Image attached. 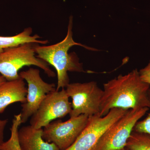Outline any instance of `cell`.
<instances>
[{"label": "cell", "mask_w": 150, "mask_h": 150, "mask_svg": "<svg viewBox=\"0 0 150 150\" xmlns=\"http://www.w3.org/2000/svg\"><path fill=\"white\" fill-rule=\"evenodd\" d=\"M149 110V108L129 109L105 131L94 150H118L126 147L136 123Z\"/></svg>", "instance_id": "4"}, {"label": "cell", "mask_w": 150, "mask_h": 150, "mask_svg": "<svg viewBox=\"0 0 150 150\" xmlns=\"http://www.w3.org/2000/svg\"><path fill=\"white\" fill-rule=\"evenodd\" d=\"M69 98L65 88L48 93L32 115L30 125L35 129H40L52 121L69 114L72 105Z\"/></svg>", "instance_id": "8"}, {"label": "cell", "mask_w": 150, "mask_h": 150, "mask_svg": "<svg viewBox=\"0 0 150 150\" xmlns=\"http://www.w3.org/2000/svg\"><path fill=\"white\" fill-rule=\"evenodd\" d=\"M118 150H130V149H129L128 148H127V147H125L123 148V149H121Z\"/></svg>", "instance_id": "19"}, {"label": "cell", "mask_w": 150, "mask_h": 150, "mask_svg": "<svg viewBox=\"0 0 150 150\" xmlns=\"http://www.w3.org/2000/svg\"><path fill=\"white\" fill-rule=\"evenodd\" d=\"M19 74L28 85L26 101L22 104L21 112L22 123H24L37 111L47 94L56 88L55 84L48 83L42 79L38 69L30 68Z\"/></svg>", "instance_id": "9"}, {"label": "cell", "mask_w": 150, "mask_h": 150, "mask_svg": "<svg viewBox=\"0 0 150 150\" xmlns=\"http://www.w3.org/2000/svg\"><path fill=\"white\" fill-rule=\"evenodd\" d=\"M43 135L42 128L35 129L30 125L23 126L18 132L21 150H60L54 143L43 139Z\"/></svg>", "instance_id": "11"}, {"label": "cell", "mask_w": 150, "mask_h": 150, "mask_svg": "<svg viewBox=\"0 0 150 150\" xmlns=\"http://www.w3.org/2000/svg\"><path fill=\"white\" fill-rule=\"evenodd\" d=\"M35 44L25 43L7 48L0 52V74L7 81H13L20 78L18 71L25 66L39 67L49 77L56 76L48 63L35 56Z\"/></svg>", "instance_id": "3"}, {"label": "cell", "mask_w": 150, "mask_h": 150, "mask_svg": "<svg viewBox=\"0 0 150 150\" xmlns=\"http://www.w3.org/2000/svg\"><path fill=\"white\" fill-rule=\"evenodd\" d=\"M88 118V115L82 114L64 122L60 119L52 121L44 127L43 139L54 143L60 150L66 149L80 135L87 124Z\"/></svg>", "instance_id": "7"}, {"label": "cell", "mask_w": 150, "mask_h": 150, "mask_svg": "<svg viewBox=\"0 0 150 150\" xmlns=\"http://www.w3.org/2000/svg\"><path fill=\"white\" fill-rule=\"evenodd\" d=\"M73 19V17L70 16L67 35L62 41L47 46H40L38 43H36L35 46V54H37L38 58L53 66L57 72L58 82L56 91L65 88L70 83L68 72H86L77 54L74 52L69 54L70 48L74 46H79L88 50L95 51L94 48L77 43L74 40Z\"/></svg>", "instance_id": "2"}, {"label": "cell", "mask_w": 150, "mask_h": 150, "mask_svg": "<svg viewBox=\"0 0 150 150\" xmlns=\"http://www.w3.org/2000/svg\"><path fill=\"white\" fill-rule=\"evenodd\" d=\"M8 122V119H0V146L4 142V132Z\"/></svg>", "instance_id": "17"}, {"label": "cell", "mask_w": 150, "mask_h": 150, "mask_svg": "<svg viewBox=\"0 0 150 150\" xmlns=\"http://www.w3.org/2000/svg\"><path fill=\"white\" fill-rule=\"evenodd\" d=\"M65 89L72 100L70 118L82 114L90 116L99 114L103 91L96 82L69 83Z\"/></svg>", "instance_id": "5"}, {"label": "cell", "mask_w": 150, "mask_h": 150, "mask_svg": "<svg viewBox=\"0 0 150 150\" xmlns=\"http://www.w3.org/2000/svg\"><path fill=\"white\" fill-rule=\"evenodd\" d=\"M129 110L115 108L106 115L99 114L89 116L85 129L71 146L64 150H94L105 131Z\"/></svg>", "instance_id": "6"}, {"label": "cell", "mask_w": 150, "mask_h": 150, "mask_svg": "<svg viewBox=\"0 0 150 150\" xmlns=\"http://www.w3.org/2000/svg\"><path fill=\"white\" fill-rule=\"evenodd\" d=\"M130 150H150V135L133 131L126 143Z\"/></svg>", "instance_id": "13"}, {"label": "cell", "mask_w": 150, "mask_h": 150, "mask_svg": "<svg viewBox=\"0 0 150 150\" xmlns=\"http://www.w3.org/2000/svg\"><path fill=\"white\" fill-rule=\"evenodd\" d=\"M148 96L150 103V88L148 91ZM134 131L150 135V112L144 120L137 122L134 126Z\"/></svg>", "instance_id": "15"}, {"label": "cell", "mask_w": 150, "mask_h": 150, "mask_svg": "<svg viewBox=\"0 0 150 150\" xmlns=\"http://www.w3.org/2000/svg\"><path fill=\"white\" fill-rule=\"evenodd\" d=\"M150 88V85L141 79L137 69L126 75H119L103 84L100 116L106 115L115 108L126 110L150 108L148 96Z\"/></svg>", "instance_id": "1"}, {"label": "cell", "mask_w": 150, "mask_h": 150, "mask_svg": "<svg viewBox=\"0 0 150 150\" xmlns=\"http://www.w3.org/2000/svg\"><path fill=\"white\" fill-rule=\"evenodd\" d=\"M33 30L31 28H25L17 35L12 36H0V52L5 49L19 46L25 43H32L46 44L47 40H40V36L37 34L32 35Z\"/></svg>", "instance_id": "12"}, {"label": "cell", "mask_w": 150, "mask_h": 150, "mask_svg": "<svg viewBox=\"0 0 150 150\" xmlns=\"http://www.w3.org/2000/svg\"><path fill=\"white\" fill-rule=\"evenodd\" d=\"M27 88L21 77L6 81L0 85V113H2L10 105L16 102L25 103Z\"/></svg>", "instance_id": "10"}, {"label": "cell", "mask_w": 150, "mask_h": 150, "mask_svg": "<svg viewBox=\"0 0 150 150\" xmlns=\"http://www.w3.org/2000/svg\"><path fill=\"white\" fill-rule=\"evenodd\" d=\"M22 124L21 113L15 115L11 129V136L8 141L0 146V150H17L20 148L19 142L18 127Z\"/></svg>", "instance_id": "14"}, {"label": "cell", "mask_w": 150, "mask_h": 150, "mask_svg": "<svg viewBox=\"0 0 150 150\" xmlns=\"http://www.w3.org/2000/svg\"><path fill=\"white\" fill-rule=\"evenodd\" d=\"M139 73L142 81L150 85V59L147 65L140 69Z\"/></svg>", "instance_id": "16"}, {"label": "cell", "mask_w": 150, "mask_h": 150, "mask_svg": "<svg viewBox=\"0 0 150 150\" xmlns=\"http://www.w3.org/2000/svg\"><path fill=\"white\" fill-rule=\"evenodd\" d=\"M6 80L3 76H0V85L6 81Z\"/></svg>", "instance_id": "18"}]
</instances>
